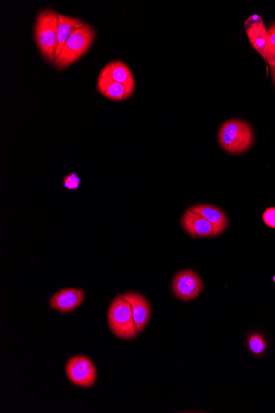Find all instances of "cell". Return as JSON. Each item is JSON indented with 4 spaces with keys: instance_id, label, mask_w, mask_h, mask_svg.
Segmentation results:
<instances>
[{
    "instance_id": "16",
    "label": "cell",
    "mask_w": 275,
    "mask_h": 413,
    "mask_svg": "<svg viewBox=\"0 0 275 413\" xmlns=\"http://www.w3.org/2000/svg\"><path fill=\"white\" fill-rule=\"evenodd\" d=\"M63 185L66 188L70 190H76L80 188V179L75 173L68 174L63 176Z\"/></svg>"
},
{
    "instance_id": "6",
    "label": "cell",
    "mask_w": 275,
    "mask_h": 413,
    "mask_svg": "<svg viewBox=\"0 0 275 413\" xmlns=\"http://www.w3.org/2000/svg\"><path fill=\"white\" fill-rule=\"evenodd\" d=\"M171 288L181 301H190L197 298L202 292L203 282L197 273L183 270L175 275Z\"/></svg>"
},
{
    "instance_id": "19",
    "label": "cell",
    "mask_w": 275,
    "mask_h": 413,
    "mask_svg": "<svg viewBox=\"0 0 275 413\" xmlns=\"http://www.w3.org/2000/svg\"><path fill=\"white\" fill-rule=\"evenodd\" d=\"M267 61L271 71L272 80L275 85V52H269Z\"/></svg>"
},
{
    "instance_id": "7",
    "label": "cell",
    "mask_w": 275,
    "mask_h": 413,
    "mask_svg": "<svg viewBox=\"0 0 275 413\" xmlns=\"http://www.w3.org/2000/svg\"><path fill=\"white\" fill-rule=\"evenodd\" d=\"M82 289L66 288L57 292L49 301L51 308L61 313H68L80 307L85 299Z\"/></svg>"
},
{
    "instance_id": "12",
    "label": "cell",
    "mask_w": 275,
    "mask_h": 413,
    "mask_svg": "<svg viewBox=\"0 0 275 413\" xmlns=\"http://www.w3.org/2000/svg\"><path fill=\"white\" fill-rule=\"evenodd\" d=\"M103 68L113 80L125 86L129 97L132 95L135 88V80L130 67L125 62L111 61Z\"/></svg>"
},
{
    "instance_id": "13",
    "label": "cell",
    "mask_w": 275,
    "mask_h": 413,
    "mask_svg": "<svg viewBox=\"0 0 275 413\" xmlns=\"http://www.w3.org/2000/svg\"><path fill=\"white\" fill-rule=\"evenodd\" d=\"M190 210L195 213H197L205 220L209 221L216 229L218 230L219 234H222L224 231L227 229L228 225V219L227 215L222 210L213 205L209 204H199L192 206Z\"/></svg>"
},
{
    "instance_id": "4",
    "label": "cell",
    "mask_w": 275,
    "mask_h": 413,
    "mask_svg": "<svg viewBox=\"0 0 275 413\" xmlns=\"http://www.w3.org/2000/svg\"><path fill=\"white\" fill-rule=\"evenodd\" d=\"M107 322L113 334L124 340L136 338L138 336L136 324L129 302L121 296L117 297L108 309Z\"/></svg>"
},
{
    "instance_id": "11",
    "label": "cell",
    "mask_w": 275,
    "mask_h": 413,
    "mask_svg": "<svg viewBox=\"0 0 275 413\" xmlns=\"http://www.w3.org/2000/svg\"><path fill=\"white\" fill-rule=\"evenodd\" d=\"M97 88L103 96L113 101L126 100L130 97L125 86L113 80L104 68L97 78Z\"/></svg>"
},
{
    "instance_id": "18",
    "label": "cell",
    "mask_w": 275,
    "mask_h": 413,
    "mask_svg": "<svg viewBox=\"0 0 275 413\" xmlns=\"http://www.w3.org/2000/svg\"><path fill=\"white\" fill-rule=\"evenodd\" d=\"M268 29L269 52H275V23Z\"/></svg>"
},
{
    "instance_id": "5",
    "label": "cell",
    "mask_w": 275,
    "mask_h": 413,
    "mask_svg": "<svg viewBox=\"0 0 275 413\" xmlns=\"http://www.w3.org/2000/svg\"><path fill=\"white\" fill-rule=\"evenodd\" d=\"M66 375L78 387L90 388L95 385L97 371L91 359L85 356L72 357L66 363Z\"/></svg>"
},
{
    "instance_id": "15",
    "label": "cell",
    "mask_w": 275,
    "mask_h": 413,
    "mask_svg": "<svg viewBox=\"0 0 275 413\" xmlns=\"http://www.w3.org/2000/svg\"><path fill=\"white\" fill-rule=\"evenodd\" d=\"M248 347L250 353L255 357L262 356L267 352V339L259 333L250 334L248 339Z\"/></svg>"
},
{
    "instance_id": "10",
    "label": "cell",
    "mask_w": 275,
    "mask_h": 413,
    "mask_svg": "<svg viewBox=\"0 0 275 413\" xmlns=\"http://www.w3.org/2000/svg\"><path fill=\"white\" fill-rule=\"evenodd\" d=\"M121 297L130 303L138 333H141L151 317V308L149 301L141 294L135 292L122 294Z\"/></svg>"
},
{
    "instance_id": "9",
    "label": "cell",
    "mask_w": 275,
    "mask_h": 413,
    "mask_svg": "<svg viewBox=\"0 0 275 413\" xmlns=\"http://www.w3.org/2000/svg\"><path fill=\"white\" fill-rule=\"evenodd\" d=\"M181 225L186 233L195 238H210L219 235L218 230L209 221L190 209L183 216Z\"/></svg>"
},
{
    "instance_id": "17",
    "label": "cell",
    "mask_w": 275,
    "mask_h": 413,
    "mask_svg": "<svg viewBox=\"0 0 275 413\" xmlns=\"http://www.w3.org/2000/svg\"><path fill=\"white\" fill-rule=\"evenodd\" d=\"M262 219L264 223L269 228L275 229V208H269L265 210Z\"/></svg>"
},
{
    "instance_id": "14",
    "label": "cell",
    "mask_w": 275,
    "mask_h": 413,
    "mask_svg": "<svg viewBox=\"0 0 275 413\" xmlns=\"http://www.w3.org/2000/svg\"><path fill=\"white\" fill-rule=\"evenodd\" d=\"M85 25V23L75 17L63 16L59 13V23L57 32V49L56 52V59L60 55L63 46L68 40V37L73 31L77 28H80Z\"/></svg>"
},
{
    "instance_id": "2",
    "label": "cell",
    "mask_w": 275,
    "mask_h": 413,
    "mask_svg": "<svg viewBox=\"0 0 275 413\" xmlns=\"http://www.w3.org/2000/svg\"><path fill=\"white\" fill-rule=\"evenodd\" d=\"M219 141L222 148L228 153L242 154L247 151L253 143V131L245 121L228 120L220 126Z\"/></svg>"
},
{
    "instance_id": "1",
    "label": "cell",
    "mask_w": 275,
    "mask_h": 413,
    "mask_svg": "<svg viewBox=\"0 0 275 413\" xmlns=\"http://www.w3.org/2000/svg\"><path fill=\"white\" fill-rule=\"evenodd\" d=\"M59 13L51 8H44L37 14L35 37L39 50L47 61L55 63L57 49Z\"/></svg>"
},
{
    "instance_id": "3",
    "label": "cell",
    "mask_w": 275,
    "mask_h": 413,
    "mask_svg": "<svg viewBox=\"0 0 275 413\" xmlns=\"http://www.w3.org/2000/svg\"><path fill=\"white\" fill-rule=\"evenodd\" d=\"M95 37V29L90 24H85V26L73 31L62 52L54 63L56 67L59 70H63L80 60L90 50Z\"/></svg>"
},
{
    "instance_id": "8",
    "label": "cell",
    "mask_w": 275,
    "mask_h": 413,
    "mask_svg": "<svg viewBox=\"0 0 275 413\" xmlns=\"http://www.w3.org/2000/svg\"><path fill=\"white\" fill-rule=\"evenodd\" d=\"M245 25L250 45L267 61L269 52L268 29L262 19L259 16H253L248 19Z\"/></svg>"
}]
</instances>
